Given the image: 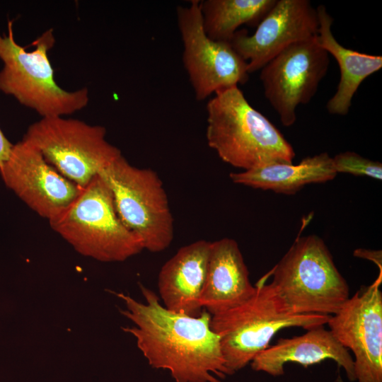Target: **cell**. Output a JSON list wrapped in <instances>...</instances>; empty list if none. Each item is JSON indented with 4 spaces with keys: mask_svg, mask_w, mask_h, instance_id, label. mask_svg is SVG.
<instances>
[{
    "mask_svg": "<svg viewBox=\"0 0 382 382\" xmlns=\"http://www.w3.org/2000/svg\"><path fill=\"white\" fill-rule=\"evenodd\" d=\"M268 277L267 273L257 282L248 300L212 316L211 328L219 337L226 366L231 374L267 348L280 330L325 325L330 316L289 313L272 284H266Z\"/></svg>",
    "mask_w": 382,
    "mask_h": 382,
    "instance_id": "obj_3",
    "label": "cell"
},
{
    "mask_svg": "<svg viewBox=\"0 0 382 382\" xmlns=\"http://www.w3.org/2000/svg\"><path fill=\"white\" fill-rule=\"evenodd\" d=\"M13 146L0 128V167L8 159Z\"/></svg>",
    "mask_w": 382,
    "mask_h": 382,
    "instance_id": "obj_22",
    "label": "cell"
},
{
    "mask_svg": "<svg viewBox=\"0 0 382 382\" xmlns=\"http://www.w3.org/2000/svg\"><path fill=\"white\" fill-rule=\"evenodd\" d=\"M276 1H200L204 30L207 36L214 40L230 42L241 25L257 26Z\"/></svg>",
    "mask_w": 382,
    "mask_h": 382,
    "instance_id": "obj_19",
    "label": "cell"
},
{
    "mask_svg": "<svg viewBox=\"0 0 382 382\" xmlns=\"http://www.w3.org/2000/svg\"><path fill=\"white\" fill-rule=\"evenodd\" d=\"M192 0L176 9L183 45V62L197 100L248 80L246 62L229 42L214 40L204 30L200 4Z\"/></svg>",
    "mask_w": 382,
    "mask_h": 382,
    "instance_id": "obj_9",
    "label": "cell"
},
{
    "mask_svg": "<svg viewBox=\"0 0 382 382\" xmlns=\"http://www.w3.org/2000/svg\"><path fill=\"white\" fill-rule=\"evenodd\" d=\"M255 290L237 242L229 238L211 242L202 308L214 316L241 304Z\"/></svg>",
    "mask_w": 382,
    "mask_h": 382,
    "instance_id": "obj_16",
    "label": "cell"
},
{
    "mask_svg": "<svg viewBox=\"0 0 382 382\" xmlns=\"http://www.w3.org/2000/svg\"><path fill=\"white\" fill-rule=\"evenodd\" d=\"M316 36L289 46L260 69L265 96L286 127L295 123L296 108L311 100L328 72L329 54Z\"/></svg>",
    "mask_w": 382,
    "mask_h": 382,
    "instance_id": "obj_10",
    "label": "cell"
},
{
    "mask_svg": "<svg viewBox=\"0 0 382 382\" xmlns=\"http://www.w3.org/2000/svg\"><path fill=\"white\" fill-rule=\"evenodd\" d=\"M145 303L112 292L125 304L120 313L134 324L122 328L154 369L169 371L175 382H222L231 373L226 366L220 339L211 328L204 309L197 317L171 311L155 292L142 284Z\"/></svg>",
    "mask_w": 382,
    "mask_h": 382,
    "instance_id": "obj_1",
    "label": "cell"
},
{
    "mask_svg": "<svg viewBox=\"0 0 382 382\" xmlns=\"http://www.w3.org/2000/svg\"><path fill=\"white\" fill-rule=\"evenodd\" d=\"M8 33H0V91L12 96L21 105L41 117L65 116L84 108L89 101L87 88L68 91L54 79V71L48 53L54 47L52 29L42 33L28 51L14 38L13 21H8Z\"/></svg>",
    "mask_w": 382,
    "mask_h": 382,
    "instance_id": "obj_4",
    "label": "cell"
},
{
    "mask_svg": "<svg viewBox=\"0 0 382 382\" xmlns=\"http://www.w3.org/2000/svg\"><path fill=\"white\" fill-rule=\"evenodd\" d=\"M319 20L308 0H277L253 35L237 30L229 42L246 62L248 74L257 71L289 46L315 37Z\"/></svg>",
    "mask_w": 382,
    "mask_h": 382,
    "instance_id": "obj_13",
    "label": "cell"
},
{
    "mask_svg": "<svg viewBox=\"0 0 382 382\" xmlns=\"http://www.w3.org/2000/svg\"><path fill=\"white\" fill-rule=\"evenodd\" d=\"M207 105L206 138L225 163L244 170L292 163L295 152L282 133L248 102L238 86L219 91Z\"/></svg>",
    "mask_w": 382,
    "mask_h": 382,
    "instance_id": "obj_2",
    "label": "cell"
},
{
    "mask_svg": "<svg viewBox=\"0 0 382 382\" xmlns=\"http://www.w3.org/2000/svg\"><path fill=\"white\" fill-rule=\"evenodd\" d=\"M109 185L123 224L152 253L168 248L174 220L167 194L156 172L131 165L121 155L99 173Z\"/></svg>",
    "mask_w": 382,
    "mask_h": 382,
    "instance_id": "obj_7",
    "label": "cell"
},
{
    "mask_svg": "<svg viewBox=\"0 0 382 382\" xmlns=\"http://www.w3.org/2000/svg\"><path fill=\"white\" fill-rule=\"evenodd\" d=\"M306 330L302 335L281 338L270 345L252 360V369L279 376L284 374L287 363H297L307 367L332 359L345 371L349 381H356L353 358L331 332L324 325Z\"/></svg>",
    "mask_w": 382,
    "mask_h": 382,
    "instance_id": "obj_15",
    "label": "cell"
},
{
    "mask_svg": "<svg viewBox=\"0 0 382 382\" xmlns=\"http://www.w3.org/2000/svg\"><path fill=\"white\" fill-rule=\"evenodd\" d=\"M332 158L337 173H345L380 180L382 179V164L378 161L369 160L353 151L342 152Z\"/></svg>",
    "mask_w": 382,
    "mask_h": 382,
    "instance_id": "obj_20",
    "label": "cell"
},
{
    "mask_svg": "<svg viewBox=\"0 0 382 382\" xmlns=\"http://www.w3.org/2000/svg\"><path fill=\"white\" fill-rule=\"evenodd\" d=\"M210 244V241L199 240L183 246L162 266L158 287L166 308L192 317L202 313L200 299Z\"/></svg>",
    "mask_w": 382,
    "mask_h": 382,
    "instance_id": "obj_14",
    "label": "cell"
},
{
    "mask_svg": "<svg viewBox=\"0 0 382 382\" xmlns=\"http://www.w3.org/2000/svg\"><path fill=\"white\" fill-rule=\"evenodd\" d=\"M382 274L330 316L335 339L354 354L358 382H382Z\"/></svg>",
    "mask_w": 382,
    "mask_h": 382,
    "instance_id": "obj_11",
    "label": "cell"
},
{
    "mask_svg": "<svg viewBox=\"0 0 382 382\" xmlns=\"http://www.w3.org/2000/svg\"><path fill=\"white\" fill-rule=\"evenodd\" d=\"M354 255L374 262L380 269V272H382V255L381 250L358 248L354 251Z\"/></svg>",
    "mask_w": 382,
    "mask_h": 382,
    "instance_id": "obj_21",
    "label": "cell"
},
{
    "mask_svg": "<svg viewBox=\"0 0 382 382\" xmlns=\"http://www.w3.org/2000/svg\"><path fill=\"white\" fill-rule=\"evenodd\" d=\"M22 139L80 187L122 155L107 141L104 127L64 116L42 117L29 126Z\"/></svg>",
    "mask_w": 382,
    "mask_h": 382,
    "instance_id": "obj_8",
    "label": "cell"
},
{
    "mask_svg": "<svg viewBox=\"0 0 382 382\" xmlns=\"http://www.w3.org/2000/svg\"><path fill=\"white\" fill-rule=\"evenodd\" d=\"M337 174L332 157L323 152L304 158L296 165L277 163L231 173L230 178L236 184L289 195L307 184L331 180Z\"/></svg>",
    "mask_w": 382,
    "mask_h": 382,
    "instance_id": "obj_18",
    "label": "cell"
},
{
    "mask_svg": "<svg viewBox=\"0 0 382 382\" xmlns=\"http://www.w3.org/2000/svg\"><path fill=\"white\" fill-rule=\"evenodd\" d=\"M268 274L292 314L332 316L349 298L346 280L324 241L316 235L298 237Z\"/></svg>",
    "mask_w": 382,
    "mask_h": 382,
    "instance_id": "obj_5",
    "label": "cell"
},
{
    "mask_svg": "<svg viewBox=\"0 0 382 382\" xmlns=\"http://www.w3.org/2000/svg\"><path fill=\"white\" fill-rule=\"evenodd\" d=\"M49 223L79 253L101 262L124 261L144 250L120 219L112 191L100 174Z\"/></svg>",
    "mask_w": 382,
    "mask_h": 382,
    "instance_id": "obj_6",
    "label": "cell"
},
{
    "mask_svg": "<svg viewBox=\"0 0 382 382\" xmlns=\"http://www.w3.org/2000/svg\"><path fill=\"white\" fill-rule=\"evenodd\" d=\"M316 10L319 20L318 43L336 59L340 71L337 90L328 101L326 108L330 114L346 115L361 83L381 69L382 57L359 52L342 45L332 33L333 19L325 6L319 5Z\"/></svg>",
    "mask_w": 382,
    "mask_h": 382,
    "instance_id": "obj_17",
    "label": "cell"
},
{
    "mask_svg": "<svg viewBox=\"0 0 382 382\" xmlns=\"http://www.w3.org/2000/svg\"><path fill=\"white\" fill-rule=\"evenodd\" d=\"M0 175L21 201L48 221L64 212L81 189L23 139L13 144L8 159L0 167Z\"/></svg>",
    "mask_w": 382,
    "mask_h": 382,
    "instance_id": "obj_12",
    "label": "cell"
}]
</instances>
